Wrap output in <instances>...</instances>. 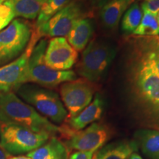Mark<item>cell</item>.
<instances>
[{"label": "cell", "instance_id": "6da1fadb", "mask_svg": "<svg viewBox=\"0 0 159 159\" xmlns=\"http://www.w3.org/2000/svg\"><path fill=\"white\" fill-rule=\"evenodd\" d=\"M158 36L130 39L124 61L125 83L129 94L141 115L159 126V75L155 63Z\"/></svg>", "mask_w": 159, "mask_h": 159}, {"label": "cell", "instance_id": "7a4b0ae2", "mask_svg": "<svg viewBox=\"0 0 159 159\" xmlns=\"http://www.w3.org/2000/svg\"><path fill=\"white\" fill-rule=\"evenodd\" d=\"M0 122L19 125L49 137L61 134V127L40 114L13 91L0 92Z\"/></svg>", "mask_w": 159, "mask_h": 159}, {"label": "cell", "instance_id": "3957f363", "mask_svg": "<svg viewBox=\"0 0 159 159\" xmlns=\"http://www.w3.org/2000/svg\"><path fill=\"white\" fill-rule=\"evenodd\" d=\"M116 46L104 39L94 40L87 45L77 66V72L91 83L101 81L116 55Z\"/></svg>", "mask_w": 159, "mask_h": 159}, {"label": "cell", "instance_id": "277c9868", "mask_svg": "<svg viewBox=\"0 0 159 159\" xmlns=\"http://www.w3.org/2000/svg\"><path fill=\"white\" fill-rule=\"evenodd\" d=\"M13 91L53 124H61L66 120L68 112L55 91L33 83L19 85Z\"/></svg>", "mask_w": 159, "mask_h": 159}, {"label": "cell", "instance_id": "5b68a950", "mask_svg": "<svg viewBox=\"0 0 159 159\" xmlns=\"http://www.w3.org/2000/svg\"><path fill=\"white\" fill-rule=\"evenodd\" d=\"M47 43V39H41L35 45L30 58L23 84L33 83L43 88L52 89L77 79V75L74 71L55 70L46 64L44 53Z\"/></svg>", "mask_w": 159, "mask_h": 159}, {"label": "cell", "instance_id": "8992f818", "mask_svg": "<svg viewBox=\"0 0 159 159\" xmlns=\"http://www.w3.org/2000/svg\"><path fill=\"white\" fill-rule=\"evenodd\" d=\"M34 27L23 19H16L0 32V67L11 63L24 52Z\"/></svg>", "mask_w": 159, "mask_h": 159}, {"label": "cell", "instance_id": "52a82bcc", "mask_svg": "<svg viewBox=\"0 0 159 159\" xmlns=\"http://www.w3.org/2000/svg\"><path fill=\"white\" fill-rule=\"evenodd\" d=\"M50 138L29 129L13 124L1 125L0 146L11 156L29 153Z\"/></svg>", "mask_w": 159, "mask_h": 159}, {"label": "cell", "instance_id": "ba28073f", "mask_svg": "<svg viewBox=\"0 0 159 159\" xmlns=\"http://www.w3.org/2000/svg\"><path fill=\"white\" fill-rule=\"evenodd\" d=\"M61 136L66 142L64 144L70 150L96 152L103 147L111 137V130L105 125L94 122L78 131H73L67 126H62Z\"/></svg>", "mask_w": 159, "mask_h": 159}, {"label": "cell", "instance_id": "9c48e42d", "mask_svg": "<svg viewBox=\"0 0 159 159\" xmlns=\"http://www.w3.org/2000/svg\"><path fill=\"white\" fill-rule=\"evenodd\" d=\"M41 39V35L35 27L28 45L22 54L11 63L0 67V92L13 91L23 84L32 52Z\"/></svg>", "mask_w": 159, "mask_h": 159}, {"label": "cell", "instance_id": "30bf717a", "mask_svg": "<svg viewBox=\"0 0 159 159\" xmlns=\"http://www.w3.org/2000/svg\"><path fill=\"white\" fill-rule=\"evenodd\" d=\"M61 101L68 112L67 119L76 116L86 108L93 99L94 89L92 83L86 80H75L61 84Z\"/></svg>", "mask_w": 159, "mask_h": 159}, {"label": "cell", "instance_id": "8fae6325", "mask_svg": "<svg viewBox=\"0 0 159 159\" xmlns=\"http://www.w3.org/2000/svg\"><path fill=\"white\" fill-rule=\"evenodd\" d=\"M84 18L82 4L71 2L45 24L36 28L41 37H66L77 20Z\"/></svg>", "mask_w": 159, "mask_h": 159}, {"label": "cell", "instance_id": "7c38bea8", "mask_svg": "<svg viewBox=\"0 0 159 159\" xmlns=\"http://www.w3.org/2000/svg\"><path fill=\"white\" fill-rule=\"evenodd\" d=\"M78 53L65 37L52 38L44 53L46 64L57 71H69L77 62Z\"/></svg>", "mask_w": 159, "mask_h": 159}, {"label": "cell", "instance_id": "4fadbf2b", "mask_svg": "<svg viewBox=\"0 0 159 159\" xmlns=\"http://www.w3.org/2000/svg\"><path fill=\"white\" fill-rule=\"evenodd\" d=\"M104 100L99 94H97L93 101L79 114L67 119V127L73 131L83 130L101 118L104 111Z\"/></svg>", "mask_w": 159, "mask_h": 159}, {"label": "cell", "instance_id": "5bb4252c", "mask_svg": "<svg viewBox=\"0 0 159 159\" xmlns=\"http://www.w3.org/2000/svg\"><path fill=\"white\" fill-rule=\"evenodd\" d=\"M135 0H111L101 7L99 18L105 28L116 30L123 15Z\"/></svg>", "mask_w": 159, "mask_h": 159}, {"label": "cell", "instance_id": "9a60e30c", "mask_svg": "<svg viewBox=\"0 0 159 159\" xmlns=\"http://www.w3.org/2000/svg\"><path fill=\"white\" fill-rule=\"evenodd\" d=\"M94 32V21L89 18H82L74 24L66 39L75 50L80 52L87 47Z\"/></svg>", "mask_w": 159, "mask_h": 159}, {"label": "cell", "instance_id": "2e32d148", "mask_svg": "<svg viewBox=\"0 0 159 159\" xmlns=\"http://www.w3.org/2000/svg\"><path fill=\"white\" fill-rule=\"evenodd\" d=\"M27 156L31 159H69V150L57 136H52Z\"/></svg>", "mask_w": 159, "mask_h": 159}, {"label": "cell", "instance_id": "e0dca14e", "mask_svg": "<svg viewBox=\"0 0 159 159\" xmlns=\"http://www.w3.org/2000/svg\"><path fill=\"white\" fill-rule=\"evenodd\" d=\"M138 148L136 142L118 141L103 146L97 151L93 159H128Z\"/></svg>", "mask_w": 159, "mask_h": 159}, {"label": "cell", "instance_id": "ac0fdd59", "mask_svg": "<svg viewBox=\"0 0 159 159\" xmlns=\"http://www.w3.org/2000/svg\"><path fill=\"white\" fill-rule=\"evenodd\" d=\"M137 145L145 156L151 159H159V130L144 129L136 134Z\"/></svg>", "mask_w": 159, "mask_h": 159}, {"label": "cell", "instance_id": "d6986e66", "mask_svg": "<svg viewBox=\"0 0 159 159\" xmlns=\"http://www.w3.org/2000/svg\"><path fill=\"white\" fill-rule=\"evenodd\" d=\"M13 10L15 17L33 20L39 16L43 2L41 0H6Z\"/></svg>", "mask_w": 159, "mask_h": 159}, {"label": "cell", "instance_id": "ffe728a7", "mask_svg": "<svg viewBox=\"0 0 159 159\" xmlns=\"http://www.w3.org/2000/svg\"><path fill=\"white\" fill-rule=\"evenodd\" d=\"M143 11L141 6L134 2L127 10L122 19V30L125 33H134L142 21Z\"/></svg>", "mask_w": 159, "mask_h": 159}, {"label": "cell", "instance_id": "44dd1931", "mask_svg": "<svg viewBox=\"0 0 159 159\" xmlns=\"http://www.w3.org/2000/svg\"><path fill=\"white\" fill-rule=\"evenodd\" d=\"M71 2V0H47L41 7L35 27L39 28Z\"/></svg>", "mask_w": 159, "mask_h": 159}, {"label": "cell", "instance_id": "7402d4cb", "mask_svg": "<svg viewBox=\"0 0 159 159\" xmlns=\"http://www.w3.org/2000/svg\"><path fill=\"white\" fill-rule=\"evenodd\" d=\"M135 36H158L159 24L156 15L144 12L142 21L133 33Z\"/></svg>", "mask_w": 159, "mask_h": 159}, {"label": "cell", "instance_id": "603a6c76", "mask_svg": "<svg viewBox=\"0 0 159 159\" xmlns=\"http://www.w3.org/2000/svg\"><path fill=\"white\" fill-rule=\"evenodd\" d=\"M15 18L13 10L5 2L0 4V32L5 29Z\"/></svg>", "mask_w": 159, "mask_h": 159}, {"label": "cell", "instance_id": "cb8c5ba5", "mask_svg": "<svg viewBox=\"0 0 159 159\" xmlns=\"http://www.w3.org/2000/svg\"><path fill=\"white\" fill-rule=\"evenodd\" d=\"M141 8L143 12H148L156 16L159 11V0L144 1L141 5Z\"/></svg>", "mask_w": 159, "mask_h": 159}, {"label": "cell", "instance_id": "d4e9b609", "mask_svg": "<svg viewBox=\"0 0 159 159\" xmlns=\"http://www.w3.org/2000/svg\"><path fill=\"white\" fill-rule=\"evenodd\" d=\"M94 152H79L75 151L69 157V159H93Z\"/></svg>", "mask_w": 159, "mask_h": 159}, {"label": "cell", "instance_id": "484cf974", "mask_svg": "<svg viewBox=\"0 0 159 159\" xmlns=\"http://www.w3.org/2000/svg\"><path fill=\"white\" fill-rule=\"evenodd\" d=\"M89 5L94 9H100L111 0H87Z\"/></svg>", "mask_w": 159, "mask_h": 159}, {"label": "cell", "instance_id": "4316f807", "mask_svg": "<svg viewBox=\"0 0 159 159\" xmlns=\"http://www.w3.org/2000/svg\"><path fill=\"white\" fill-rule=\"evenodd\" d=\"M155 63H156L157 70H158L159 75V39L156 43V49H155Z\"/></svg>", "mask_w": 159, "mask_h": 159}, {"label": "cell", "instance_id": "83f0119b", "mask_svg": "<svg viewBox=\"0 0 159 159\" xmlns=\"http://www.w3.org/2000/svg\"><path fill=\"white\" fill-rule=\"evenodd\" d=\"M13 156L9 154L7 151L4 150V149L0 146V159H9Z\"/></svg>", "mask_w": 159, "mask_h": 159}, {"label": "cell", "instance_id": "f1b7e54d", "mask_svg": "<svg viewBox=\"0 0 159 159\" xmlns=\"http://www.w3.org/2000/svg\"><path fill=\"white\" fill-rule=\"evenodd\" d=\"M128 159H143V158H142V156H141L140 155L136 153V152H133Z\"/></svg>", "mask_w": 159, "mask_h": 159}, {"label": "cell", "instance_id": "f546056e", "mask_svg": "<svg viewBox=\"0 0 159 159\" xmlns=\"http://www.w3.org/2000/svg\"><path fill=\"white\" fill-rule=\"evenodd\" d=\"M9 159H31L29 157H27V156H12L11 158H10Z\"/></svg>", "mask_w": 159, "mask_h": 159}, {"label": "cell", "instance_id": "4dcf8cb0", "mask_svg": "<svg viewBox=\"0 0 159 159\" xmlns=\"http://www.w3.org/2000/svg\"><path fill=\"white\" fill-rule=\"evenodd\" d=\"M156 17H157V20H158V24H159V11L158 12V13H157Z\"/></svg>", "mask_w": 159, "mask_h": 159}, {"label": "cell", "instance_id": "1f68e13d", "mask_svg": "<svg viewBox=\"0 0 159 159\" xmlns=\"http://www.w3.org/2000/svg\"><path fill=\"white\" fill-rule=\"evenodd\" d=\"M5 1H6V0H0V4H1V3H3V2H5Z\"/></svg>", "mask_w": 159, "mask_h": 159}, {"label": "cell", "instance_id": "d6a6232c", "mask_svg": "<svg viewBox=\"0 0 159 159\" xmlns=\"http://www.w3.org/2000/svg\"><path fill=\"white\" fill-rule=\"evenodd\" d=\"M41 1H42V2H43V4H44V3L46 2H47V0H41Z\"/></svg>", "mask_w": 159, "mask_h": 159}, {"label": "cell", "instance_id": "836d02e7", "mask_svg": "<svg viewBox=\"0 0 159 159\" xmlns=\"http://www.w3.org/2000/svg\"><path fill=\"white\" fill-rule=\"evenodd\" d=\"M1 125H2V123L0 122V133H1Z\"/></svg>", "mask_w": 159, "mask_h": 159}, {"label": "cell", "instance_id": "e575fe53", "mask_svg": "<svg viewBox=\"0 0 159 159\" xmlns=\"http://www.w3.org/2000/svg\"><path fill=\"white\" fill-rule=\"evenodd\" d=\"M144 1H148V0H144Z\"/></svg>", "mask_w": 159, "mask_h": 159}]
</instances>
